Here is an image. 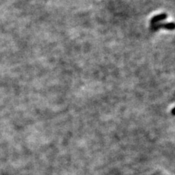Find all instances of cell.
<instances>
[{
    "label": "cell",
    "instance_id": "1",
    "mask_svg": "<svg viewBox=\"0 0 175 175\" xmlns=\"http://www.w3.org/2000/svg\"><path fill=\"white\" fill-rule=\"evenodd\" d=\"M161 28H163V29H166L168 30H174L175 29V23L171 22V23H161V24H156L155 25L151 26L150 29L153 31H156L158 30Z\"/></svg>",
    "mask_w": 175,
    "mask_h": 175
},
{
    "label": "cell",
    "instance_id": "2",
    "mask_svg": "<svg viewBox=\"0 0 175 175\" xmlns=\"http://www.w3.org/2000/svg\"><path fill=\"white\" fill-rule=\"evenodd\" d=\"M166 18H167V15H166V13H162V14L158 15V16H154V17L151 19V21H150V24H151V26L155 25V24H158V21L166 19Z\"/></svg>",
    "mask_w": 175,
    "mask_h": 175
},
{
    "label": "cell",
    "instance_id": "3",
    "mask_svg": "<svg viewBox=\"0 0 175 175\" xmlns=\"http://www.w3.org/2000/svg\"><path fill=\"white\" fill-rule=\"evenodd\" d=\"M171 113H172L173 115H175V108H174L172 110V111H171Z\"/></svg>",
    "mask_w": 175,
    "mask_h": 175
}]
</instances>
